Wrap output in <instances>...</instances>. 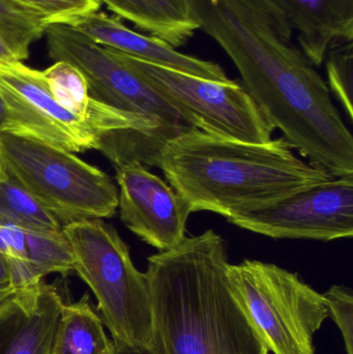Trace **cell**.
<instances>
[{
  "label": "cell",
  "mask_w": 353,
  "mask_h": 354,
  "mask_svg": "<svg viewBox=\"0 0 353 354\" xmlns=\"http://www.w3.org/2000/svg\"><path fill=\"white\" fill-rule=\"evenodd\" d=\"M64 301L41 281L0 306V354H52Z\"/></svg>",
  "instance_id": "8fae6325"
},
{
  "label": "cell",
  "mask_w": 353,
  "mask_h": 354,
  "mask_svg": "<svg viewBox=\"0 0 353 354\" xmlns=\"http://www.w3.org/2000/svg\"><path fill=\"white\" fill-rule=\"evenodd\" d=\"M20 279L12 259L0 253V306L22 290Z\"/></svg>",
  "instance_id": "7402d4cb"
},
{
  "label": "cell",
  "mask_w": 353,
  "mask_h": 354,
  "mask_svg": "<svg viewBox=\"0 0 353 354\" xmlns=\"http://www.w3.org/2000/svg\"><path fill=\"white\" fill-rule=\"evenodd\" d=\"M10 129V122H8V111H6V105L0 97V132L8 131Z\"/></svg>",
  "instance_id": "d4e9b609"
},
{
  "label": "cell",
  "mask_w": 353,
  "mask_h": 354,
  "mask_svg": "<svg viewBox=\"0 0 353 354\" xmlns=\"http://www.w3.org/2000/svg\"><path fill=\"white\" fill-rule=\"evenodd\" d=\"M45 29L46 25L24 8L0 0V35L20 62L28 58L29 47L45 35Z\"/></svg>",
  "instance_id": "ac0fdd59"
},
{
  "label": "cell",
  "mask_w": 353,
  "mask_h": 354,
  "mask_svg": "<svg viewBox=\"0 0 353 354\" xmlns=\"http://www.w3.org/2000/svg\"><path fill=\"white\" fill-rule=\"evenodd\" d=\"M113 346L88 295L64 304L52 354H107Z\"/></svg>",
  "instance_id": "9a60e30c"
},
{
  "label": "cell",
  "mask_w": 353,
  "mask_h": 354,
  "mask_svg": "<svg viewBox=\"0 0 353 354\" xmlns=\"http://www.w3.org/2000/svg\"><path fill=\"white\" fill-rule=\"evenodd\" d=\"M68 25L99 45L131 57L209 80H230L217 62L187 55L157 37L132 30L118 17L95 12Z\"/></svg>",
  "instance_id": "7c38bea8"
},
{
  "label": "cell",
  "mask_w": 353,
  "mask_h": 354,
  "mask_svg": "<svg viewBox=\"0 0 353 354\" xmlns=\"http://www.w3.org/2000/svg\"><path fill=\"white\" fill-rule=\"evenodd\" d=\"M327 87L337 97L348 120H353V41L334 48L325 58Z\"/></svg>",
  "instance_id": "ffe728a7"
},
{
  "label": "cell",
  "mask_w": 353,
  "mask_h": 354,
  "mask_svg": "<svg viewBox=\"0 0 353 354\" xmlns=\"http://www.w3.org/2000/svg\"><path fill=\"white\" fill-rule=\"evenodd\" d=\"M329 317L334 320L345 343L347 354H353V295L352 289L335 285L323 293Z\"/></svg>",
  "instance_id": "44dd1931"
},
{
  "label": "cell",
  "mask_w": 353,
  "mask_h": 354,
  "mask_svg": "<svg viewBox=\"0 0 353 354\" xmlns=\"http://www.w3.org/2000/svg\"><path fill=\"white\" fill-rule=\"evenodd\" d=\"M0 97L8 111V132L28 135L73 153L97 149L99 134L93 124L54 99L41 71L21 62L0 64Z\"/></svg>",
  "instance_id": "9c48e42d"
},
{
  "label": "cell",
  "mask_w": 353,
  "mask_h": 354,
  "mask_svg": "<svg viewBox=\"0 0 353 354\" xmlns=\"http://www.w3.org/2000/svg\"><path fill=\"white\" fill-rule=\"evenodd\" d=\"M39 18L46 27L70 24L81 17L99 10V0H10Z\"/></svg>",
  "instance_id": "d6986e66"
},
{
  "label": "cell",
  "mask_w": 353,
  "mask_h": 354,
  "mask_svg": "<svg viewBox=\"0 0 353 354\" xmlns=\"http://www.w3.org/2000/svg\"><path fill=\"white\" fill-rule=\"evenodd\" d=\"M107 354H155V353L151 346H122L113 343V346Z\"/></svg>",
  "instance_id": "603a6c76"
},
{
  "label": "cell",
  "mask_w": 353,
  "mask_h": 354,
  "mask_svg": "<svg viewBox=\"0 0 353 354\" xmlns=\"http://www.w3.org/2000/svg\"><path fill=\"white\" fill-rule=\"evenodd\" d=\"M111 50L203 132L251 143L271 140L275 127L240 80H209Z\"/></svg>",
  "instance_id": "52a82bcc"
},
{
  "label": "cell",
  "mask_w": 353,
  "mask_h": 354,
  "mask_svg": "<svg viewBox=\"0 0 353 354\" xmlns=\"http://www.w3.org/2000/svg\"><path fill=\"white\" fill-rule=\"evenodd\" d=\"M20 62L17 54L12 51L6 39L0 35V64L3 62Z\"/></svg>",
  "instance_id": "cb8c5ba5"
},
{
  "label": "cell",
  "mask_w": 353,
  "mask_h": 354,
  "mask_svg": "<svg viewBox=\"0 0 353 354\" xmlns=\"http://www.w3.org/2000/svg\"><path fill=\"white\" fill-rule=\"evenodd\" d=\"M228 222L275 239L332 241L353 236V176L310 185Z\"/></svg>",
  "instance_id": "ba28073f"
},
{
  "label": "cell",
  "mask_w": 353,
  "mask_h": 354,
  "mask_svg": "<svg viewBox=\"0 0 353 354\" xmlns=\"http://www.w3.org/2000/svg\"><path fill=\"white\" fill-rule=\"evenodd\" d=\"M294 151L284 137L251 143L192 129L166 143L157 167L192 212L228 220L335 177Z\"/></svg>",
  "instance_id": "7a4b0ae2"
},
{
  "label": "cell",
  "mask_w": 353,
  "mask_h": 354,
  "mask_svg": "<svg viewBox=\"0 0 353 354\" xmlns=\"http://www.w3.org/2000/svg\"><path fill=\"white\" fill-rule=\"evenodd\" d=\"M120 19L132 22L174 49L184 47L198 30L186 0H99Z\"/></svg>",
  "instance_id": "5bb4252c"
},
{
  "label": "cell",
  "mask_w": 353,
  "mask_h": 354,
  "mask_svg": "<svg viewBox=\"0 0 353 354\" xmlns=\"http://www.w3.org/2000/svg\"><path fill=\"white\" fill-rule=\"evenodd\" d=\"M45 35L50 57L78 68L91 99L142 122L160 151L174 137L196 129L167 97L111 50L68 24L48 25Z\"/></svg>",
  "instance_id": "8992f818"
},
{
  "label": "cell",
  "mask_w": 353,
  "mask_h": 354,
  "mask_svg": "<svg viewBox=\"0 0 353 354\" xmlns=\"http://www.w3.org/2000/svg\"><path fill=\"white\" fill-rule=\"evenodd\" d=\"M0 226L32 232L62 229L61 225L27 192L0 172Z\"/></svg>",
  "instance_id": "e0dca14e"
},
{
  "label": "cell",
  "mask_w": 353,
  "mask_h": 354,
  "mask_svg": "<svg viewBox=\"0 0 353 354\" xmlns=\"http://www.w3.org/2000/svg\"><path fill=\"white\" fill-rule=\"evenodd\" d=\"M305 55L321 68L334 48L353 41V0H274Z\"/></svg>",
  "instance_id": "4fadbf2b"
},
{
  "label": "cell",
  "mask_w": 353,
  "mask_h": 354,
  "mask_svg": "<svg viewBox=\"0 0 353 354\" xmlns=\"http://www.w3.org/2000/svg\"><path fill=\"white\" fill-rule=\"evenodd\" d=\"M74 255L75 272L88 285L112 342L149 346L151 306L145 272L133 263L126 243L101 218L62 228Z\"/></svg>",
  "instance_id": "277c9868"
},
{
  "label": "cell",
  "mask_w": 353,
  "mask_h": 354,
  "mask_svg": "<svg viewBox=\"0 0 353 354\" xmlns=\"http://www.w3.org/2000/svg\"><path fill=\"white\" fill-rule=\"evenodd\" d=\"M147 260L155 354H269L230 290L227 248L215 230Z\"/></svg>",
  "instance_id": "6da1fadb"
},
{
  "label": "cell",
  "mask_w": 353,
  "mask_h": 354,
  "mask_svg": "<svg viewBox=\"0 0 353 354\" xmlns=\"http://www.w3.org/2000/svg\"><path fill=\"white\" fill-rule=\"evenodd\" d=\"M227 279L269 353L315 354V334L329 318L323 295L296 272L258 260L229 264Z\"/></svg>",
  "instance_id": "5b68a950"
},
{
  "label": "cell",
  "mask_w": 353,
  "mask_h": 354,
  "mask_svg": "<svg viewBox=\"0 0 353 354\" xmlns=\"http://www.w3.org/2000/svg\"><path fill=\"white\" fill-rule=\"evenodd\" d=\"M115 169L120 220L126 228L159 252L180 245L192 214L188 202L141 164Z\"/></svg>",
  "instance_id": "30bf717a"
},
{
  "label": "cell",
  "mask_w": 353,
  "mask_h": 354,
  "mask_svg": "<svg viewBox=\"0 0 353 354\" xmlns=\"http://www.w3.org/2000/svg\"><path fill=\"white\" fill-rule=\"evenodd\" d=\"M25 236L31 284H37L44 277L53 272L66 276L75 272L72 247L62 229L46 232L25 231Z\"/></svg>",
  "instance_id": "2e32d148"
},
{
  "label": "cell",
  "mask_w": 353,
  "mask_h": 354,
  "mask_svg": "<svg viewBox=\"0 0 353 354\" xmlns=\"http://www.w3.org/2000/svg\"><path fill=\"white\" fill-rule=\"evenodd\" d=\"M0 172L22 187L62 228L111 218L118 189L111 177L70 151L20 133L0 132Z\"/></svg>",
  "instance_id": "3957f363"
}]
</instances>
